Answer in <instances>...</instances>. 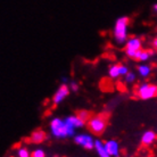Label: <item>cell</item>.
<instances>
[{
  "mask_svg": "<svg viewBox=\"0 0 157 157\" xmlns=\"http://www.w3.org/2000/svg\"><path fill=\"white\" fill-rule=\"evenodd\" d=\"M137 94L139 98L142 100H148L157 96V86L155 84H148V83H144L141 86H139L137 90Z\"/></svg>",
  "mask_w": 157,
  "mask_h": 157,
  "instance_id": "obj_4",
  "label": "cell"
},
{
  "mask_svg": "<svg viewBox=\"0 0 157 157\" xmlns=\"http://www.w3.org/2000/svg\"><path fill=\"white\" fill-rule=\"evenodd\" d=\"M138 72H139V74L141 75L142 78H147L150 74L151 68L148 65H140V66L138 67Z\"/></svg>",
  "mask_w": 157,
  "mask_h": 157,
  "instance_id": "obj_16",
  "label": "cell"
},
{
  "mask_svg": "<svg viewBox=\"0 0 157 157\" xmlns=\"http://www.w3.org/2000/svg\"><path fill=\"white\" fill-rule=\"evenodd\" d=\"M129 73V68L124 65H120V74L121 75H126Z\"/></svg>",
  "mask_w": 157,
  "mask_h": 157,
  "instance_id": "obj_21",
  "label": "cell"
},
{
  "mask_svg": "<svg viewBox=\"0 0 157 157\" xmlns=\"http://www.w3.org/2000/svg\"><path fill=\"white\" fill-rule=\"evenodd\" d=\"M125 76V82H128V83H131V82H133L134 80H136V74L134 73H132V72H129L126 75H124Z\"/></svg>",
  "mask_w": 157,
  "mask_h": 157,
  "instance_id": "obj_18",
  "label": "cell"
},
{
  "mask_svg": "<svg viewBox=\"0 0 157 157\" xmlns=\"http://www.w3.org/2000/svg\"><path fill=\"white\" fill-rule=\"evenodd\" d=\"M107 126V116L105 114H98L91 116L90 120L88 121V128L94 134L104 133Z\"/></svg>",
  "mask_w": 157,
  "mask_h": 157,
  "instance_id": "obj_3",
  "label": "cell"
},
{
  "mask_svg": "<svg viewBox=\"0 0 157 157\" xmlns=\"http://www.w3.org/2000/svg\"><path fill=\"white\" fill-rule=\"evenodd\" d=\"M66 120L71 123L72 125L75 126V128H82V126H84V124H86V122L82 121L78 115H71V116L66 117Z\"/></svg>",
  "mask_w": 157,
  "mask_h": 157,
  "instance_id": "obj_12",
  "label": "cell"
},
{
  "mask_svg": "<svg viewBox=\"0 0 157 157\" xmlns=\"http://www.w3.org/2000/svg\"><path fill=\"white\" fill-rule=\"evenodd\" d=\"M76 115H78V117L81 118L82 121H84V122H88L89 120H90L91 116H92L91 112H89V110H86V109H80V110H78Z\"/></svg>",
  "mask_w": 157,
  "mask_h": 157,
  "instance_id": "obj_15",
  "label": "cell"
},
{
  "mask_svg": "<svg viewBox=\"0 0 157 157\" xmlns=\"http://www.w3.org/2000/svg\"><path fill=\"white\" fill-rule=\"evenodd\" d=\"M130 23V18L128 16H122L116 20L114 25V38L115 41L120 44L124 43L128 38V26Z\"/></svg>",
  "mask_w": 157,
  "mask_h": 157,
  "instance_id": "obj_2",
  "label": "cell"
},
{
  "mask_svg": "<svg viewBox=\"0 0 157 157\" xmlns=\"http://www.w3.org/2000/svg\"><path fill=\"white\" fill-rule=\"evenodd\" d=\"M156 138H157V134L154 131H151V130L146 131L141 137V144L144 146H149L156 140Z\"/></svg>",
  "mask_w": 157,
  "mask_h": 157,
  "instance_id": "obj_8",
  "label": "cell"
},
{
  "mask_svg": "<svg viewBox=\"0 0 157 157\" xmlns=\"http://www.w3.org/2000/svg\"><path fill=\"white\" fill-rule=\"evenodd\" d=\"M141 46H142L141 40L138 39V38H132V39H130L126 41L125 49H131V50L138 51L141 49Z\"/></svg>",
  "mask_w": 157,
  "mask_h": 157,
  "instance_id": "obj_11",
  "label": "cell"
},
{
  "mask_svg": "<svg viewBox=\"0 0 157 157\" xmlns=\"http://www.w3.org/2000/svg\"><path fill=\"white\" fill-rule=\"evenodd\" d=\"M108 75L112 78H117L118 76H121V74H120V64L112 65L108 70Z\"/></svg>",
  "mask_w": 157,
  "mask_h": 157,
  "instance_id": "obj_14",
  "label": "cell"
},
{
  "mask_svg": "<svg viewBox=\"0 0 157 157\" xmlns=\"http://www.w3.org/2000/svg\"><path fill=\"white\" fill-rule=\"evenodd\" d=\"M138 51H139V50H138ZM138 51L131 50V49H125V54H126V56H128V57H130V58L136 59V56H137Z\"/></svg>",
  "mask_w": 157,
  "mask_h": 157,
  "instance_id": "obj_20",
  "label": "cell"
},
{
  "mask_svg": "<svg viewBox=\"0 0 157 157\" xmlns=\"http://www.w3.org/2000/svg\"><path fill=\"white\" fill-rule=\"evenodd\" d=\"M94 149L97 151L99 157H112L109 154L107 153V150L105 149V145H104V142L101 140H94Z\"/></svg>",
  "mask_w": 157,
  "mask_h": 157,
  "instance_id": "obj_10",
  "label": "cell"
},
{
  "mask_svg": "<svg viewBox=\"0 0 157 157\" xmlns=\"http://www.w3.org/2000/svg\"><path fill=\"white\" fill-rule=\"evenodd\" d=\"M68 94H70V88H68L66 84H62V86L58 88V90L56 91V94H54L52 102H54L55 105H58V104H60L64 99L66 98Z\"/></svg>",
  "mask_w": 157,
  "mask_h": 157,
  "instance_id": "obj_6",
  "label": "cell"
},
{
  "mask_svg": "<svg viewBox=\"0 0 157 157\" xmlns=\"http://www.w3.org/2000/svg\"><path fill=\"white\" fill-rule=\"evenodd\" d=\"M154 52L153 50H140L137 52V56H136V60H140V62H146L148 60L149 57L153 55Z\"/></svg>",
  "mask_w": 157,
  "mask_h": 157,
  "instance_id": "obj_13",
  "label": "cell"
},
{
  "mask_svg": "<svg viewBox=\"0 0 157 157\" xmlns=\"http://www.w3.org/2000/svg\"><path fill=\"white\" fill-rule=\"evenodd\" d=\"M74 141L76 145L81 146L86 149H94V140L89 134H78L74 137Z\"/></svg>",
  "mask_w": 157,
  "mask_h": 157,
  "instance_id": "obj_5",
  "label": "cell"
},
{
  "mask_svg": "<svg viewBox=\"0 0 157 157\" xmlns=\"http://www.w3.org/2000/svg\"><path fill=\"white\" fill-rule=\"evenodd\" d=\"M104 145H105V149L107 150V153L109 154L110 156H120V145L116 140H113V139L107 140L106 142H104Z\"/></svg>",
  "mask_w": 157,
  "mask_h": 157,
  "instance_id": "obj_7",
  "label": "cell"
},
{
  "mask_svg": "<svg viewBox=\"0 0 157 157\" xmlns=\"http://www.w3.org/2000/svg\"><path fill=\"white\" fill-rule=\"evenodd\" d=\"M32 157H46V154L42 149H36L32 153Z\"/></svg>",
  "mask_w": 157,
  "mask_h": 157,
  "instance_id": "obj_19",
  "label": "cell"
},
{
  "mask_svg": "<svg viewBox=\"0 0 157 157\" xmlns=\"http://www.w3.org/2000/svg\"><path fill=\"white\" fill-rule=\"evenodd\" d=\"M75 126H73L65 120L60 118H54L50 122V130L51 133L55 138H66V137H73L75 134Z\"/></svg>",
  "mask_w": 157,
  "mask_h": 157,
  "instance_id": "obj_1",
  "label": "cell"
},
{
  "mask_svg": "<svg viewBox=\"0 0 157 157\" xmlns=\"http://www.w3.org/2000/svg\"><path fill=\"white\" fill-rule=\"evenodd\" d=\"M153 9H154V10H155V12L157 13V4L154 5V6H153Z\"/></svg>",
  "mask_w": 157,
  "mask_h": 157,
  "instance_id": "obj_24",
  "label": "cell"
},
{
  "mask_svg": "<svg viewBox=\"0 0 157 157\" xmlns=\"http://www.w3.org/2000/svg\"><path fill=\"white\" fill-rule=\"evenodd\" d=\"M17 156L18 157H32V153H30L26 148L22 147V148H18V150H17Z\"/></svg>",
  "mask_w": 157,
  "mask_h": 157,
  "instance_id": "obj_17",
  "label": "cell"
},
{
  "mask_svg": "<svg viewBox=\"0 0 157 157\" xmlns=\"http://www.w3.org/2000/svg\"><path fill=\"white\" fill-rule=\"evenodd\" d=\"M70 88H71V90H73V91H78V84L76 82H71Z\"/></svg>",
  "mask_w": 157,
  "mask_h": 157,
  "instance_id": "obj_22",
  "label": "cell"
},
{
  "mask_svg": "<svg viewBox=\"0 0 157 157\" xmlns=\"http://www.w3.org/2000/svg\"><path fill=\"white\" fill-rule=\"evenodd\" d=\"M46 138H47V134H46L44 131H42V130H36L31 134V141L33 144H41V142L46 140Z\"/></svg>",
  "mask_w": 157,
  "mask_h": 157,
  "instance_id": "obj_9",
  "label": "cell"
},
{
  "mask_svg": "<svg viewBox=\"0 0 157 157\" xmlns=\"http://www.w3.org/2000/svg\"><path fill=\"white\" fill-rule=\"evenodd\" d=\"M153 44H154V47L156 48V50H157V36L154 39V41H153Z\"/></svg>",
  "mask_w": 157,
  "mask_h": 157,
  "instance_id": "obj_23",
  "label": "cell"
}]
</instances>
